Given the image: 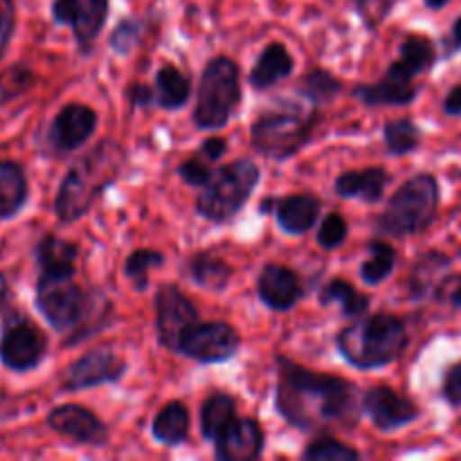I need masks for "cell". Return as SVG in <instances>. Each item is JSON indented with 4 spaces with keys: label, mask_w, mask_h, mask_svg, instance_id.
<instances>
[{
    "label": "cell",
    "mask_w": 461,
    "mask_h": 461,
    "mask_svg": "<svg viewBox=\"0 0 461 461\" xmlns=\"http://www.w3.org/2000/svg\"><path fill=\"white\" fill-rule=\"evenodd\" d=\"M275 405L293 428L304 432L351 428L360 421L363 410L354 383L331 374H318L284 356L277 358Z\"/></svg>",
    "instance_id": "obj_1"
},
{
    "label": "cell",
    "mask_w": 461,
    "mask_h": 461,
    "mask_svg": "<svg viewBox=\"0 0 461 461\" xmlns=\"http://www.w3.org/2000/svg\"><path fill=\"white\" fill-rule=\"evenodd\" d=\"M124 160V149L115 140H104L88 156L77 160L54 198V212L59 221L75 223L88 214L93 203L117 180Z\"/></svg>",
    "instance_id": "obj_2"
},
{
    "label": "cell",
    "mask_w": 461,
    "mask_h": 461,
    "mask_svg": "<svg viewBox=\"0 0 461 461\" xmlns=\"http://www.w3.org/2000/svg\"><path fill=\"white\" fill-rule=\"evenodd\" d=\"M342 358L356 369H381L392 365L408 349V327L392 313L356 318L336 338Z\"/></svg>",
    "instance_id": "obj_3"
},
{
    "label": "cell",
    "mask_w": 461,
    "mask_h": 461,
    "mask_svg": "<svg viewBox=\"0 0 461 461\" xmlns=\"http://www.w3.org/2000/svg\"><path fill=\"white\" fill-rule=\"evenodd\" d=\"M318 111L302 102H279L270 111L261 113L250 129L257 151L273 160H288L309 142Z\"/></svg>",
    "instance_id": "obj_4"
},
{
    "label": "cell",
    "mask_w": 461,
    "mask_h": 461,
    "mask_svg": "<svg viewBox=\"0 0 461 461\" xmlns=\"http://www.w3.org/2000/svg\"><path fill=\"white\" fill-rule=\"evenodd\" d=\"M259 185V167L248 158L223 165L212 174L196 198V212L205 221L216 225L230 223L250 201Z\"/></svg>",
    "instance_id": "obj_5"
},
{
    "label": "cell",
    "mask_w": 461,
    "mask_h": 461,
    "mask_svg": "<svg viewBox=\"0 0 461 461\" xmlns=\"http://www.w3.org/2000/svg\"><path fill=\"white\" fill-rule=\"evenodd\" d=\"M439 207V185L430 174H419L405 180L378 216L376 230L387 237L419 234L432 223Z\"/></svg>",
    "instance_id": "obj_6"
},
{
    "label": "cell",
    "mask_w": 461,
    "mask_h": 461,
    "mask_svg": "<svg viewBox=\"0 0 461 461\" xmlns=\"http://www.w3.org/2000/svg\"><path fill=\"white\" fill-rule=\"evenodd\" d=\"M241 102V70L230 57H216L205 66L196 93L194 124L203 131L223 129Z\"/></svg>",
    "instance_id": "obj_7"
},
{
    "label": "cell",
    "mask_w": 461,
    "mask_h": 461,
    "mask_svg": "<svg viewBox=\"0 0 461 461\" xmlns=\"http://www.w3.org/2000/svg\"><path fill=\"white\" fill-rule=\"evenodd\" d=\"M36 306L57 331H72L86 322L90 300L72 275H41L36 286Z\"/></svg>",
    "instance_id": "obj_8"
},
{
    "label": "cell",
    "mask_w": 461,
    "mask_h": 461,
    "mask_svg": "<svg viewBox=\"0 0 461 461\" xmlns=\"http://www.w3.org/2000/svg\"><path fill=\"white\" fill-rule=\"evenodd\" d=\"M241 347V336L228 322H201L187 329L178 345V354L203 365L232 360Z\"/></svg>",
    "instance_id": "obj_9"
},
{
    "label": "cell",
    "mask_w": 461,
    "mask_h": 461,
    "mask_svg": "<svg viewBox=\"0 0 461 461\" xmlns=\"http://www.w3.org/2000/svg\"><path fill=\"white\" fill-rule=\"evenodd\" d=\"M198 322V311L174 284H165L156 293V331L165 349L178 354V345L189 327Z\"/></svg>",
    "instance_id": "obj_10"
},
{
    "label": "cell",
    "mask_w": 461,
    "mask_h": 461,
    "mask_svg": "<svg viewBox=\"0 0 461 461\" xmlns=\"http://www.w3.org/2000/svg\"><path fill=\"white\" fill-rule=\"evenodd\" d=\"M48 338L25 318L9 320L0 338V360L14 372H30L43 360Z\"/></svg>",
    "instance_id": "obj_11"
},
{
    "label": "cell",
    "mask_w": 461,
    "mask_h": 461,
    "mask_svg": "<svg viewBox=\"0 0 461 461\" xmlns=\"http://www.w3.org/2000/svg\"><path fill=\"white\" fill-rule=\"evenodd\" d=\"M52 16L59 25L70 27L81 52L88 54L106 23L108 0H54Z\"/></svg>",
    "instance_id": "obj_12"
},
{
    "label": "cell",
    "mask_w": 461,
    "mask_h": 461,
    "mask_svg": "<svg viewBox=\"0 0 461 461\" xmlns=\"http://www.w3.org/2000/svg\"><path fill=\"white\" fill-rule=\"evenodd\" d=\"M126 374V363L117 354L108 349H95L81 356L79 360L66 369L61 378V387L66 392L93 390L99 385H111L122 381Z\"/></svg>",
    "instance_id": "obj_13"
},
{
    "label": "cell",
    "mask_w": 461,
    "mask_h": 461,
    "mask_svg": "<svg viewBox=\"0 0 461 461\" xmlns=\"http://www.w3.org/2000/svg\"><path fill=\"white\" fill-rule=\"evenodd\" d=\"M48 426L79 446L102 448L108 444V426L84 405H59L48 414Z\"/></svg>",
    "instance_id": "obj_14"
},
{
    "label": "cell",
    "mask_w": 461,
    "mask_h": 461,
    "mask_svg": "<svg viewBox=\"0 0 461 461\" xmlns=\"http://www.w3.org/2000/svg\"><path fill=\"white\" fill-rule=\"evenodd\" d=\"M97 131V113L84 104H68L50 126L48 142L54 153H72L84 147Z\"/></svg>",
    "instance_id": "obj_15"
},
{
    "label": "cell",
    "mask_w": 461,
    "mask_h": 461,
    "mask_svg": "<svg viewBox=\"0 0 461 461\" xmlns=\"http://www.w3.org/2000/svg\"><path fill=\"white\" fill-rule=\"evenodd\" d=\"M363 410L381 432L401 430L403 426L419 419V408L412 399L399 394L392 387H372L363 396Z\"/></svg>",
    "instance_id": "obj_16"
},
{
    "label": "cell",
    "mask_w": 461,
    "mask_h": 461,
    "mask_svg": "<svg viewBox=\"0 0 461 461\" xmlns=\"http://www.w3.org/2000/svg\"><path fill=\"white\" fill-rule=\"evenodd\" d=\"M214 444L221 461L259 459L264 453V430L255 419H234Z\"/></svg>",
    "instance_id": "obj_17"
},
{
    "label": "cell",
    "mask_w": 461,
    "mask_h": 461,
    "mask_svg": "<svg viewBox=\"0 0 461 461\" xmlns=\"http://www.w3.org/2000/svg\"><path fill=\"white\" fill-rule=\"evenodd\" d=\"M261 302L273 311H291L304 297V286L295 270L279 264H268L257 284Z\"/></svg>",
    "instance_id": "obj_18"
},
{
    "label": "cell",
    "mask_w": 461,
    "mask_h": 461,
    "mask_svg": "<svg viewBox=\"0 0 461 461\" xmlns=\"http://www.w3.org/2000/svg\"><path fill=\"white\" fill-rule=\"evenodd\" d=\"M275 216L286 234H304L315 225L320 216V201L313 194H293L277 198Z\"/></svg>",
    "instance_id": "obj_19"
},
{
    "label": "cell",
    "mask_w": 461,
    "mask_h": 461,
    "mask_svg": "<svg viewBox=\"0 0 461 461\" xmlns=\"http://www.w3.org/2000/svg\"><path fill=\"white\" fill-rule=\"evenodd\" d=\"M417 86L414 81L399 79V77L385 72L376 84H365L354 90V97L367 106H408L417 99Z\"/></svg>",
    "instance_id": "obj_20"
},
{
    "label": "cell",
    "mask_w": 461,
    "mask_h": 461,
    "mask_svg": "<svg viewBox=\"0 0 461 461\" xmlns=\"http://www.w3.org/2000/svg\"><path fill=\"white\" fill-rule=\"evenodd\" d=\"M390 176L383 167H369L360 171H347L336 180L333 189L342 198H360L365 203H376L383 198Z\"/></svg>",
    "instance_id": "obj_21"
},
{
    "label": "cell",
    "mask_w": 461,
    "mask_h": 461,
    "mask_svg": "<svg viewBox=\"0 0 461 461\" xmlns=\"http://www.w3.org/2000/svg\"><path fill=\"white\" fill-rule=\"evenodd\" d=\"M293 66H295V61H293L286 45L277 43V41H275V43H268L264 48V52L259 54V59H257L255 68H252L250 86L255 90L273 88L275 84H279L282 79L291 77Z\"/></svg>",
    "instance_id": "obj_22"
},
{
    "label": "cell",
    "mask_w": 461,
    "mask_h": 461,
    "mask_svg": "<svg viewBox=\"0 0 461 461\" xmlns=\"http://www.w3.org/2000/svg\"><path fill=\"white\" fill-rule=\"evenodd\" d=\"M432 63H435V45H432V41H428L426 36H408L401 45L399 59L392 63L387 72L399 77V79L414 81Z\"/></svg>",
    "instance_id": "obj_23"
},
{
    "label": "cell",
    "mask_w": 461,
    "mask_h": 461,
    "mask_svg": "<svg viewBox=\"0 0 461 461\" xmlns=\"http://www.w3.org/2000/svg\"><path fill=\"white\" fill-rule=\"evenodd\" d=\"M79 248L75 243L48 234L36 246V261L41 266V275H75V261Z\"/></svg>",
    "instance_id": "obj_24"
},
{
    "label": "cell",
    "mask_w": 461,
    "mask_h": 461,
    "mask_svg": "<svg viewBox=\"0 0 461 461\" xmlns=\"http://www.w3.org/2000/svg\"><path fill=\"white\" fill-rule=\"evenodd\" d=\"M27 176L16 162H0V219H12L27 203Z\"/></svg>",
    "instance_id": "obj_25"
},
{
    "label": "cell",
    "mask_w": 461,
    "mask_h": 461,
    "mask_svg": "<svg viewBox=\"0 0 461 461\" xmlns=\"http://www.w3.org/2000/svg\"><path fill=\"white\" fill-rule=\"evenodd\" d=\"M189 410L180 401H171L153 419V437L165 446H178L189 437Z\"/></svg>",
    "instance_id": "obj_26"
},
{
    "label": "cell",
    "mask_w": 461,
    "mask_h": 461,
    "mask_svg": "<svg viewBox=\"0 0 461 461\" xmlns=\"http://www.w3.org/2000/svg\"><path fill=\"white\" fill-rule=\"evenodd\" d=\"M192 81L176 66H162L156 75V104L165 111H176L189 102Z\"/></svg>",
    "instance_id": "obj_27"
},
{
    "label": "cell",
    "mask_w": 461,
    "mask_h": 461,
    "mask_svg": "<svg viewBox=\"0 0 461 461\" xmlns=\"http://www.w3.org/2000/svg\"><path fill=\"white\" fill-rule=\"evenodd\" d=\"M237 419V403L225 392H214L201 408V432L207 441L219 439L221 432Z\"/></svg>",
    "instance_id": "obj_28"
},
{
    "label": "cell",
    "mask_w": 461,
    "mask_h": 461,
    "mask_svg": "<svg viewBox=\"0 0 461 461\" xmlns=\"http://www.w3.org/2000/svg\"><path fill=\"white\" fill-rule=\"evenodd\" d=\"M320 304H338L347 318H363L369 311V297L351 286L347 279L336 277L320 291Z\"/></svg>",
    "instance_id": "obj_29"
},
{
    "label": "cell",
    "mask_w": 461,
    "mask_h": 461,
    "mask_svg": "<svg viewBox=\"0 0 461 461\" xmlns=\"http://www.w3.org/2000/svg\"><path fill=\"white\" fill-rule=\"evenodd\" d=\"M189 275L207 291H223L232 279V268L212 252H198L189 259Z\"/></svg>",
    "instance_id": "obj_30"
},
{
    "label": "cell",
    "mask_w": 461,
    "mask_h": 461,
    "mask_svg": "<svg viewBox=\"0 0 461 461\" xmlns=\"http://www.w3.org/2000/svg\"><path fill=\"white\" fill-rule=\"evenodd\" d=\"M300 93L304 95L306 102L327 104V102H333V99L342 93V81L336 79L331 72L322 70V68H315V70H311L309 75L302 77Z\"/></svg>",
    "instance_id": "obj_31"
},
{
    "label": "cell",
    "mask_w": 461,
    "mask_h": 461,
    "mask_svg": "<svg viewBox=\"0 0 461 461\" xmlns=\"http://www.w3.org/2000/svg\"><path fill=\"white\" fill-rule=\"evenodd\" d=\"M383 135H385V147L392 156H405V153L414 151L421 142V131L410 117L387 122Z\"/></svg>",
    "instance_id": "obj_32"
},
{
    "label": "cell",
    "mask_w": 461,
    "mask_h": 461,
    "mask_svg": "<svg viewBox=\"0 0 461 461\" xmlns=\"http://www.w3.org/2000/svg\"><path fill=\"white\" fill-rule=\"evenodd\" d=\"M394 248L383 241H372L369 243V259L360 268V279L365 284H381L383 279L390 277L392 270H394Z\"/></svg>",
    "instance_id": "obj_33"
},
{
    "label": "cell",
    "mask_w": 461,
    "mask_h": 461,
    "mask_svg": "<svg viewBox=\"0 0 461 461\" xmlns=\"http://www.w3.org/2000/svg\"><path fill=\"white\" fill-rule=\"evenodd\" d=\"M162 261H165V255H162V252L149 250V248L135 250L133 255H129V259L124 261L126 279H131L138 291H144L149 284V270L160 268Z\"/></svg>",
    "instance_id": "obj_34"
},
{
    "label": "cell",
    "mask_w": 461,
    "mask_h": 461,
    "mask_svg": "<svg viewBox=\"0 0 461 461\" xmlns=\"http://www.w3.org/2000/svg\"><path fill=\"white\" fill-rule=\"evenodd\" d=\"M306 461H356L360 459V453L351 446L342 444L336 437H320L309 448L304 450Z\"/></svg>",
    "instance_id": "obj_35"
},
{
    "label": "cell",
    "mask_w": 461,
    "mask_h": 461,
    "mask_svg": "<svg viewBox=\"0 0 461 461\" xmlns=\"http://www.w3.org/2000/svg\"><path fill=\"white\" fill-rule=\"evenodd\" d=\"M347 234H349V228H347V221L342 214H329L324 216L322 225L318 230V243L324 250H336L342 243L347 241Z\"/></svg>",
    "instance_id": "obj_36"
},
{
    "label": "cell",
    "mask_w": 461,
    "mask_h": 461,
    "mask_svg": "<svg viewBox=\"0 0 461 461\" xmlns=\"http://www.w3.org/2000/svg\"><path fill=\"white\" fill-rule=\"evenodd\" d=\"M212 167L207 158H203L201 153H194V158L185 160L183 165L178 167V176L192 187H205L207 180L212 178Z\"/></svg>",
    "instance_id": "obj_37"
},
{
    "label": "cell",
    "mask_w": 461,
    "mask_h": 461,
    "mask_svg": "<svg viewBox=\"0 0 461 461\" xmlns=\"http://www.w3.org/2000/svg\"><path fill=\"white\" fill-rule=\"evenodd\" d=\"M140 32H142V23L140 21H133V18H129V21H122L120 25L113 30L111 48L115 50L117 54H129L131 50L138 45Z\"/></svg>",
    "instance_id": "obj_38"
},
{
    "label": "cell",
    "mask_w": 461,
    "mask_h": 461,
    "mask_svg": "<svg viewBox=\"0 0 461 461\" xmlns=\"http://www.w3.org/2000/svg\"><path fill=\"white\" fill-rule=\"evenodd\" d=\"M351 3H354L358 16L365 21V25L372 27V30H376L385 21L392 9V0H351Z\"/></svg>",
    "instance_id": "obj_39"
},
{
    "label": "cell",
    "mask_w": 461,
    "mask_h": 461,
    "mask_svg": "<svg viewBox=\"0 0 461 461\" xmlns=\"http://www.w3.org/2000/svg\"><path fill=\"white\" fill-rule=\"evenodd\" d=\"M14 21H16V14H14V0H0V59H3L9 41H12Z\"/></svg>",
    "instance_id": "obj_40"
},
{
    "label": "cell",
    "mask_w": 461,
    "mask_h": 461,
    "mask_svg": "<svg viewBox=\"0 0 461 461\" xmlns=\"http://www.w3.org/2000/svg\"><path fill=\"white\" fill-rule=\"evenodd\" d=\"M444 399L453 408H461V363L453 365L444 378Z\"/></svg>",
    "instance_id": "obj_41"
},
{
    "label": "cell",
    "mask_w": 461,
    "mask_h": 461,
    "mask_svg": "<svg viewBox=\"0 0 461 461\" xmlns=\"http://www.w3.org/2000/svg\"><path fill=\"white\" fill-rule=\"evenodd\" d=\"M126 97H129V102L133 104V106H151V104H156V90L149 88L147 84H131L129 90H126Z\"/></svg>",
    "instance_id": "obj_42"
},
{
    "label": "cell",
    "mask_w": 461,
    "mask_h": 461,
    "mask_svg": "<svg viewBox=\"0 0 461 461\" xmlns=\"http://www.w3.org/2000/svg\"><path fill=\"white\" fill-rule=\"evenodd\" d=\"M225 149H228V144H225L223 138H207L205 142L201 144V149H198V153H201L203 158H207L210 162L219 160L221 156H225Z\"/></svg>",
    "instance_id": "obj_43"
},
{
    "label": "cell",
    "mask_w": 461,
    "mask_h": 461,
    "mask_svg": "<svg viewBox=\"0 0 461 461\" xmlns=\"http://www.w3.org/2000/svg\"><path fill=\"white\" fill-rule=\"evenodd\" d=\"M444 108H446V113H448V115H461V86L450 90L448 97H446Z\"/></svg>",
    "instance_id": "obj_44"
},
{
    "label": "cell",
    "mask_w": 461,
    "mask_h": 461,
    "mask_svg": "<svg viewBox=\"0 0 461 461\" xmlns=\"http://www.w3.org/2000/svg\"><path fill=\"white\" fill-rule=\"evenodd\" d=\"M444 286L448 288L450 304L457 306V309H461V279H453V282H448V279H446Z\"/></svg>",
    "instance_id": "obj_45"
},
{
    "label": "cell",
    "mask_w": 461,
    "mask_h": 461,
    "mask_svg": "<svg viewBox=\"0 0 461 461\" xmlns=\"http://www.w3.org/2000/svg\"><path fill=\"white\" fill-rule=\"evenodd\" d=\"M448 3H450V0H426V5L430 9H441V7H446Z\"/></svg>",
    "instance_id": "obj_46"
},
{
    "label": "cell",
    "mask_w": 461,
    "mask_h": 461,
    "mask_svg": "<svg viewBox=\"0 0 461 461\" xmlns=\"http://www.w3.org/2000/svg\"><path fill=\"white\" fill-rule=\"evenodd\" d=\"M5 295H7V284H5L3 275H0V302L5 300Z\"/></svg>",
    "instance_id": "obj_47"
},
{
    "label": "cell",
    "mask_w": 461,
    "mask_h": 461,
    "mask_svg": "<svg viewBox=\"0 0 461 461\" xmlns=\"http://www.w3.org/2000/svg\"><path fill=\"white\" fill-rule=\"evenodd\" d=\"M455 41H457V45H461V18L455 23Z\"/></svg>",
    "instance_id": "obj_48"
}]
</instances>
